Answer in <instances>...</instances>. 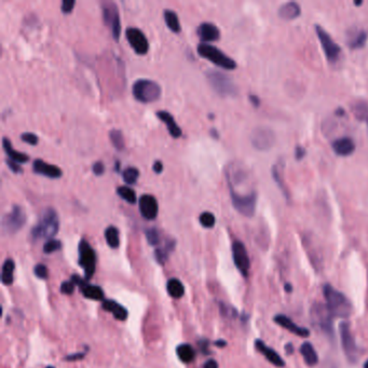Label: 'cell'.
I'll list each match as a JSON object with an SVG mask.
<instances>
[{"instance_id": "1", "label": "cell", "mask_w": 368, "mask_h": 368, "mask_svg": "<svg viewBox=\"0 0 368 368\" xmlns=\"http://www.w3.org/2000/svg\"><path fill=\"white\" fill-rule=\"evenodd\" d=\"M323 295L325 297L327 309L330 310L332 317L347 319L351 315L353 310L351 301L348 299L345 294L337 291L334 286L325 284L323 286Z\"/></svg>"}, {"instance_id": "2", "label": "cell", "mask_w": 368, "mask_h": 368, "mask_svg": "<svg viewBox=\"0 0 368 368\" xmlns=\"http://www.w3.org/2000/svg\"><path fill=\"white\" fill-rule=\"evenodd\" d=\"M58 228L59 221L56 211L52 207H48L41 212L37 225L32 229V238L34 240L51 239L56 235Z\"/></svg>"}, {"instance_id": "3", "label": "cell", "mask_w": 368, "mask_h": 368, "mask_svg": "<svg viewBox=\"0 0 368 368\" xmlns=\"http://www.w3.org/2000/svg\"><path fill=\"white\" fill-rule=\"evenodd\" d=\"M206 78L213 90L222 97H233L238 94V87L231 77L225 73L210 69L206 72Z\"/></svg>"}, {"instance_id": "4", "label": "cell", "mask_w": 368, "mask_h": 368, "mask_svg": "<svg viewBox=\"0 0 368 368\" xmlns=\"http://www.w3.org/2000/svg\"><path fill=\"white\" fill-rule=\"evenodd\" d=\"M198 53L202 57L211 61L216 66L232 71L237 68V63L233 58L226 55L221 50L212 46L210 43H200L198 46Z\"/></svg>"}, {"instance_id": "5", "label": "cell", "mask_w": 368, "mask_h": 368, "mask_svg": "<svg viewBox=\"0 0 368 368\" xmlns=\"http://www.w3.org/2000/svg\"><path fill=\"white\" fill-rule=\"evenodd\" d=\"M310 316L313 325L316 326L328 337L334 338V326H332L334 317L331 314L330 310L327 309L326 305L319 302L314 303L310 310Z\"/></svg>"}, {"instance_id": "6", "label": "cell", "mask_w": 368, "mask_h": 368, "mask_svg": "<svg viewBox=\"0 0 368 368\" xmlns=\"http://www.w3.org/2000/svg\"><path fill=\"white\" fill-rule=\"evenodd\" d=\"M133 95L137 101L142 103H152L161 95V87L152 80L139 79L133 84Z\"/></svg>"}, {"instance_id": "7", "label": "cell", "mask_w": 368, "mask_h": 368, "mask_svg": "<svg viewBox=\"0 0 368 368\" xmlns=\"http://www.w3.org/2000/svg\"><path fill=\"white\" fill-rule=\"evenodd\" d=\"M230 197L233 207L243 216L252 217L256 211L257 193L252 191L246 195H242L235 190H230Z\"/></svg>"}, {"instance_id": "8", "label": "cell", "mask_w": 368, "mask_h": 368, "mask_svg": "<svg viewBox=\"0 0 368 368\" xmlns=\"http://www.w3.org/2000/svg\"><path fill=\"white\" fill-rule=\"evenodd\" d=\"M339 332L341 347L347 360L352 363V364H355L357 359H359V348H357L355 338L351 331L349 323L342 322L339 325Z\"/></svg>"}, {"instance_id": "9", "label": "cell", "mask_w": 368, "mask_h": 368, "mask_svg": "<svg viewBox=\"0 0 368 368\" xmlns=\"http://www.w3.org/2000/svg\"><path fill=\"white\" fill-rule=\"evenodd\" d=\"M26 220V214L23 208L18 205H14L12 210L2 218V230L6 235H14L22 229Z\"/></svg>"}, {"instance_id": "10", "label": "cell", "mask_w": 368, "mask_h": 368, "mask_svg": "<svg viewBox=\"0 0 368 368\" xmlns=\"http://www.w3.org/2000/svg\"><path fill=\"white\" fill-rule=\"evenodd\" d=\"M102 12L103 19L105 24L110 29L112 37L118 40L121 33V23L120 16H119V10L117 4L111 1H106L102 3Z\"/></svg>"}, {"instance_id": "11", "label": "cell", "mask_w": 368, "mask_h": 368, "mask_svg": "<svg viewBox=\"0 0 368 368\" xmlns=\"http://www.w3.org/2000/svg\"><path fill=\"white\" fill-rule=\"evenodd\" d=\"M251 143L257 150H269L276 143V134L270 128L258 127L251 134Z\"/></svg>"}, {"instance_id": "12", "label": "cell", "mask_w": 368, "mask_h": 368, "mask_svg": "<svg viewBox=\"0 0 368 368\" xmlns=\"http://www.w3.org/2000/svg\"><path fill=\"white\" fill-rule=\"evenodd\" d=\"M314 28L317 38H319L321 46L323 48V51H324L325 56L330 62H336L341 53V48L338 46L334 39L331 37V35L328 34L324 28L321 27L320 25H315Z\"/></svg>"}, {"instance_id": "13", "label": "cell", "mask_w": 368, "mask_h": 368, "mask_svg": "<svg viewBox=\"0 0 368 368\" xmlns=\"http://www.w3.org/2000/svg\"><path fill=\"white\" fill-rule=\"evenodd\" d=\"M95 253L87 241L82 240L79 244V263L86 273V278L89 280L95 272Z\"/></svg>"}, {"instance_id": "14", "label": "cell", "mask_w": 368, "mask_h": 368, "mask_svg": "<svg viewBox=\"0 0 368 368\" xmlns=\"http://www.w3.org/2000/svg\"><path fill=\"white\" fill-rule=\"evenodd\" d=\"M232 258L237 269L243 276H247L250 272L251 261L245 245L241 241H236L232 244Z\"/></svg>"}, {"instance_id": "15", "label": "cell", "mask_w": 368, "mask_h": 368, "mask_svg": "<svg viewBox=\"0 0 368 368\" xmlns=\"http://www.w3.org/2000/svg\"><path fill=\"white\" fill-rule=\"evenodd\" d=\"M126 36L129 44L137 54H146L149 50L148 39L141 29L135 27H129L126 31Z\"/></svg>"}, {"instance_id": "16", "label": "cell", "mask_w": 368, "mask_h": 368, "mask_svg": "<svg viewBox=\"0 0 368 368\" xmlns=\"http://www.w3.org/2000/svg\"><path fill=\"white\" fill-rule=\"evenodd\" d=\"M139 212L142 216L147 221L156 220L159 212V205L157 199L151 195H143L138 200Z\"/></svg>"}, {"instance_id": "17", "label": "cell", "mask_w": 368, "mask_h": 368, "mask_svg": "<svg viewBox=\"0 0 368 368\" xmlns=\"http://www.w3.org/2000/svg\"><path fill=\"white\" fill-rule=\"evenodd\" d=\"M273 321H275L278 326L283 327L284 330L291 331L292 334H294L298 337L307 338L310 336V331L308 330V328L298 326L295 322H293L290 317L286 316L285 314H276L273 317Z\"/></svg>"}, {"instance_id": "18", "label": "cell", "mask_w": 368, "mask_h": 368, "mask_svg": "<svg viewBox=\"0 0 368 368\" xmlns=\"http://www.w3.org/2000/svg\"><path fill=\"white\" fill-rule=\"evenodd\" d=\"M255 348H256V350L259 352L260 354L265 356L266 360L269 363H271L272 365H275L276 367H278V368H283L285 366V361L282 359L281 355L278 354L275 349H272V348H270L269 346H267L262 340L257 339L255 341Z\"/></svg>"}, {"instance_id": "19", "label": "cell", "mask_w": 368, "mask_h": 368, "mask_svg": "<svg viewBox=\"0 0 368 368\" xmlns=\"http://www.w3.org/2000/svg\"><path fill=\"white\" fill-rule=\"evenodd\" d=\"M33 170L36 174L47 176L49 178H59L62 176V170L54 164H49L41 159H36L33 163Z\"/></svg>"}, {"instance_id": "20", "label": "cell", "mask_w": 368, "mask_h": 368, "mask_svg": "<svg viewBox=\"0 0 368 368\" xmlns=\"http://www.w3.org/2000/svg\"><path fill=\"white\" fill-rule=\"evenodd\" d=\"M198 36L201 39L202 43L216 41L221 37V32L215 24L213 23H202L198 27Z\"/></svg>"}, {"instance_id": "21", "label": "cell", "mask_w": 368, "mask_h": 368, "mask_svg": "<svg viewBox=\"0 0 368 368\" xmlns=\"http://www.w3.org/2000/svg\"><path fill=\"white\" fill-rule=\"evenodd\" d=\"M74 284H77L80 286L82 294L84 297L89 298V299L92 300H102L104 298V293L101 290V287L95 286V285H90L88 284L86 281H82L80 277L77 276H73V280H72Z\"/></svg>"}, {"instance_id": "22", "label": "cell", "mask_w": 368, "mask_h": 368, "mask_svg": "<svg viewBox=\"0 0 368 368\" xmlns=\"http://www.w3.org/2000/svg\"><path fill=\"white\" fill-rule=\"evenodd\" d=\"M332 150L340 157H348L355 151V143L350 137L338 138L331 144Z\"/></svg>"}, {"instance_id": "23", "label": "cell", "mask_w": 368, "mask_h": 368, "mask_svg": "<svg viewBox=\"0 0 368 368\" xmlns=\"http://www.w3.org/2000/svg\"><path fill=\"white\" fill-rule=\"evenodd\" d=\"M301 14V8L299 4L295 1H290L278 8L277 10V16L280 18L284 19V21H293L299 18Z\"/></svg>"}, {"instance_id": "24", "label": "cell", "mask_w": 368, "mask_h": 368, "mask_svg": "<svg viewBox=\"0 0 368 368\" xmlns=\"http://www.w3.org/2000/svg\"><path fill=\"white\" fill-rule=\"evenodd\" d=\"M300 354L303 357V361H305L306 364L310 367H313L317 365L319 363V355H317V352L314 349V347L309 341H305L303 344L300 346Z\"/></svg>"}, {"instance_id": "25", "label": "cell", "mask_w": 368, "mask_h": 368, "mask_svg": "<svg viewBox=\"0 0 368 368\" xmlns=\"http://www.w3.org/2000/svg\"><path fill=\"white\" fill-rule=\"evenodd\" d=\"M157 116L163 123L166 124L167 130L168 132H170L171 136L175 138L182 136V129L178 127V124L175 122V120H174V118L170 112L164 111V110H159L157 112Z\"/></svg>"}, {"instance_id": "26", "label": "cell", "mask_w": 368, "mask_h": 368, "mask_svg": "<svg viewBox=\"0 0 368 368\" xmlns=\"http://www.w3.org/2000/svg\"><path fill=\"white\" fill-rule=\"evenodd\" d=\"M2 147H3L4 152H6L7 156L10 158V160H12L18 164L25 163L29 160V157L26 155V153L14 150L11 142H10V139L7 137H3L2 139Z\"/></svg>"}, {"instance_id": "27", "label": "cell", "mask_w": 368, "mask_h": 368, "mask_svg": "<svg viewBox=\"0 0 368 368\" xmlns=\"http://www.w3.org/2000/svg\"><path fill=\"white\" fill-rule=\"evenodd\" d=\"M103 309L108 312H111L117 320L124 321L128 317V310L126 309V308H123L122 306L119 305V303H117L116 301L104 300Z\"/></svg>"}, {"instance_id": "28", "label": "cell", "mask_w": 368, "mask_h": 368, "mask_svg": "<svg viewBox=\"0 0 368 368\" xmlns=\"http://www.w3.org/2000/svg\"><path fill=\"white\" fill-rule=\"evenodd\" d=\"M352 112L357 120L368 124V103L359 99L352 104Z\"/></svg>"}, {"instance_id": "29", "label": "cell", "mask_w": 368, "mask_h": 368, "mask_svg": "<svg viewBox=\"0 0 368 368\" xmlns=\"http://www.w3.org/2000/svg\"><path fill=\"white\" fill-rule=\"evenodd\" d=\"M164 16V19H166V23L167 25V27L171 29L172 32L178 34L181 32V23H180V19H178V17L177 14L172 11V10H168L166 9V11H164L163 13Z\"/></svg>"}, {"instance_id": "30", "label": "cell", "mask_w": 368, "mask_h": 368, "mask_svg": "<svg viewBox=\"0 0 368 368\" xmlns=\"http://www.w3.org/2000/svg\"><path fill=\"white\" fill-rule=\"evenodd\" d=\"M368 39V35L364 31H359L355 33L353 36H351V39L348 40V46H349L353 50H357V49H362L365 47V44L367 42Z\"/></svg>"}, {"instance_id": "31", "label": "cell", "mask_w": 368, "mask_h": 368, "mask_svg": "<svg viewBox=\"0 0 368 368\" xmlns=\"http://www.w3.org/2000/svg\"><path fill=\"white\" fill-rule=\"evenodd\" d=\"M176 352H177L178 357H180V360L184 363L192 362L196 356V352L190 345H181L177 348Z\"/></svg>"}, {"instance_id": "32", "label": "cell", "mask_w": 368, "mask_h": 368, "mask_svg": "<svg viewBox=\"0 0 368 368\" xmlns=\"http://www.w3.org/2000/svg\"><path fill=\"white\" fill-rule=\"evenodd\" d=\"M13 271H14V261L12 259H7L2 266V275H1V280L4 285L12 284Z\"/></svg>"}, {"instance_id": "33", "label": "cell", "mask_w": 368, "mask_h": 368, "mask_svg": "<svg viewBox=\"0 0 368 368\" xmlns=\"http://www.w3.org/2000/svg\"><path fill=\"white\" fill-rule=\"evenodd\" d=\"M167 293L173 298H181L184 295V285L177 278H171L167 282Z\"/></svg>"}, {"instance_id": "34", "label": "cell", "mask_w": 368, "mask_h": 368, "mask_svg": "<svg viewBox=\"0 0 368 368\" xmlns=\"http://www.w3.org/2000/svg\"><path fill=\"white\" fill-rule=\"evenodd\" d=\"M105 238L107 244L111 248H117L120 244V239H119V230L115 226H109L105 230Z\"/></svg>"}, {"instance_id": "35", "label": "cell", "mask_w": 368, "mask_h": 368, "mask_svg": "<svg viewBox=\"0 0 368 368\" xmlns=\"http://www.w3.org/2000/svg\"><path fill=\"white\" fill-rule=\"evenodd\" d=\"M109 138H110L111 144L115 146L117 150L121 151L123 150L124 147H126V143H124L123 134L121 131L116 130V129L110 130V132H109Z\"/></svg>"}, {"instance_id": "36", "label": "cell", "mask_w": 368, "mask_h": 368, "mask_svg": "<svg viewBox=\"0 0 368 368\" xmlns=\"http://www.w3.org/2000/svg\"><path fill=\"white\" fill-rule=\"evenodd\" d=\"M117 193L123 199V200H126L127 202L131 203V204L136 203V200H137L136 193L130 187H128V186L118 187L117 188Z\"/></svg>"}, {"instance_id": "37", "label": "cell", "mask_w": 368, "mask_h": 368, "mask_svg": "<svg viewBox=\"0 0 368 368\" xmlns=\"http://www.w3.org/2000/svg\"><path fill=\"white\" fill-rule=\"evenodd\" d=\"M122 177H123V181L127 184L133 185V184L136 183L137 178L139 177V171L136 167H133V166L127 167L126 170L122 172Z\"/></svg>"}, {"instance_id": "38", "label": "cell", "mask_w": 368, "mask_h": 368, "mask_svg": "<svg viewBox=\"0 0 368 368\" xmlns=\"http://www.w3.org/2000/svg\"><path fill=\"white\" fill-rule=\"evenodd\" d=\"M271 173H272V177L273 180L276 181V185L278 186V188L281 189L282 192L284 193V196L286 198H288V193H287V190H286V187L284 184H283V180H282V174H281V171L280 168H278V164H276V166H273L272 168H271Z\"/></svg>"}, {"instance_id": "39", "label": "cell", "mask_w": 368, "mask_h": 368, "mask_svg": "<svg viewBox=\"0 0 368 368\" xmlns=\"http://www.w3.org/2000/svg\"><path fill=\"white\" fill-rule=\"evenodd\" d=\"M199 221H200V223L204 228H213L214 226H215L216 218L215 216H214L213 213L204 212L201 214L200 217H199Z\"/></svg>"}, {"instance_id": "40", "label": "cell", "mask_w": 368, "mask_h": 368, "mask_svg": "<svg viewBox=\"0 0 368 368\" xmlns=\"http://www.w3.org/2000/svg\"><path fill=\"white\" fill-rule=\"evenodd\" d=\"M174 245V243L171 242L168 243V244L166 246V248H158V250H156V258L157 260L161 263V265H163L164 262L166 261L167 259V254L168 252H170L172 250V246Z\"/></svg>"}, {"instance_id": "41", "label": "cell", "mask_w": 368, "mask_h": 368, "mask_svg": "<svg viewBox=\"0 0 368 368\" xmlns=\"http://www.w3.org/2000/svg\"><path fill=\"white\" fill-rule=\"evenodd\" d=\"M147 241L150 245H158L160 243V233L156 228H150L146 231Z\"/></svg>"}, {"instance_id": "42", "label": "cell", "mask_w": 368, "mask_h": 368, "mask_svg": "<svg viewBox=\"0 0 368 368\" xmlns=\"http://www.w3.org/2000/svg\"><path fill=\"white\" fill-rule=\"evenodd\" d=\"M61 247H62L61 241L51 239V240H49L46 244L43 245V252L46 254H51V253L61 250Z\"/></svg>"}, {"instance_id": "43", "label": "cell", "mask_w": 368, "mask_h": 368, "mask_svg": "<svg viewBox=\"0 0 368 368\" xmlns=\"http://www.w3.org/2000/svg\"><path fill=\"white\" fill-rule=\"evenodd\" d=\"M21 138H22L23 142L27 143V144H29V145H32V146L37 145L38 142H39L38 136L36 135V134H34V133H28V132L23 133L22 135H21Z\"/></svg>"}, {"instance_id": "44", "label": "cell", "mask_w": 368, "mask_h": 368, "mask_svg": "<svg viewBox=\"0 0 368 368\" xmlns=\"http://www.w3.org/2000/svg\"><path fill=\"white\" fill-rule=\"evenodd\" d=\"M34 272H35V275H36V276L41 278V280H46V278H48L49 271H48V268L44 265H37L36 267H35Z\"/></svg>"}, {"instance_id": "45", "label": "cell", "mask_w": 368, "mask_h": 368, "mask_svg": "<svg viewBox=\"0 0 368 368\" xmlns=\"http://www.w3.org/2000/svg\"><path fill=\"white\" fill-rule=\"evenodd\" d=\"M74 290V283L73 281H66L62 283L61 293H63V294H66V295L73 294Z\"/></svg>"}, {"instance_id": "46", "label": "cell", "mask_w": 368, "mask_h": 368, "mask_svg": "<svg viewBox=\"0 0 368 368\" xmlns=\"http://www.w3.org/2000/svg\"><path fill=\"white\" fill-rule=\"evenodd\" d=\"M74 3H76V1H74V0H63V1H62V6H61L62 11L64 13L72 12L73 9H74Z\"/></svg>"}, {"instance_id": "47", "label": "cell", "mask_w": 368, "mask_h": 368, "mask_svg": "<svg viewBox=\"0 0 368 368\" xmlns=\"http://www.w3.org/2000/svg\"><path fill=\"white\" fill-rule=\"evenodd\" d=\"M92 171L93 173L95 174V175H102V174H104V171H105V166H104V164L102 162H95L93 164L92 166Z\"/></svg>"}, {"instance_id": "48", "label": "cell", "mask_w": 368, "mask_h": 368, "mask_svg": "<svg viewBox=\"0 0 368 368\" xmlns=\"http://www.w3.org/2000/svg\"><path fill=\"white\" fill-rule=\"evenodd\" d=\"M6 163H7V166H8L10 168H11V171H13L14 173H17V174H18V173H22V172H23L22 167H21V166H19L18 163L14 162V161H12V160H7Z\"/></svg>"}, {"instance_id": "49", "label": "cell", "mask_w": 368, "mask_h": 368, "mask_svg": "<svg viewBox=\"0 0 368 368\" xmlns=\"http://www.w3.org/2000/svg\"><path fill=\"white\" fill-rule=\"evenodd\" d=\"M307 153V150L302 146H297L295 148V158L296 160H301V159L305 158Z\"/></svg>"}, {"instance_id": "50", "label": "cell", "mask_w": 368, "mask_h": 368, "mask_svg": "<svg viewBox=\"0 0 368 368\" xmlns=\"http://www.w3.org/2000/svg\"><path fill=\"white\" fill-rule=\"evenodd\" d=\"M163 170V164L160 162V161H156L155 163H153V171H155L156 173H161Z\"/></svg>"}, {"instance_id": "51", "label": "cell", "mask_w": 368, "mask_h": 368, "mask_svg": "<svg viewBox=\"0 0 368 368\" xmlns=\"http://www.w3.org/2000/svg\"><path fill=\"white\" fill-rule=\"evenodd\" d=\"M250 101L252 102V104H253V105L255 106V107H258V106L260 105L259 98H258L256 95H253V94H251V95H250Z\"/></svg>"}, {"instance_id": "52", "label": "cell", "mask_w": 368, "mask_h": 368, "mask_svg": "<svg viewBox=\"0 0 368 368\" xmlns=\"http://www.w3.org/2000/svg\"><path fill=\"white\" fill-rule=\"evenodd\" d=\"M204 368H218V364L216 361L208 360L204 364Z\"/></svg>"}, {"instance_id": "53", "label": "cell", "mask_w": 368, "mask_h": 368, "mask_svg": "<svg viewBox=\"0 0 368 368\" xmlns=\"http://www.w3.org/2000/svg\"><path fill=\"white\" fill-rule=\"evenodd\" d=\"M294 351H295V349H294V346H293V344H291V342H290V344H286V346H285V352H286L287 355L293 354V353H294Z\"/></svg>"}, {"instance_id": "54", "label": "cell", "mask_w": 368, "mask_h": 368, "mask_svg": "<svg viewBox=\"0 0 368 368\" xmlns=\"http://www.w3.org/2000/svg\"><path fill=\"white\" fill-rule=\"evenodd\" d=\"M215 346L221 347V348L226 347V346H227V342H226V341H223V340H218V341L215 342Z\"/></svg>"}, {"instance_id": "55", "label": "cell", "mask_w": 368, "mask_h": 368, "mask_svg": "<svg viewBox=\"0 0 368 368\" xmlns=\"http://www.w3.org/2000/svg\"><path fill=\"white\" fill-rule=\"evenodd\" d=\"M284 288H285L286 293H292L293 292V286H292V284H288V283H286Z\"/></svg>"}, {"instance_id": "56", "label": "cell", "mask_w": 368, "mask_h": 368, "mask_svg": "<svg viewBox=\"0 0 368 368\" xmlns=\"http://www.w3.org/2000/svg\"><path fill=\"white\" fill-rule=\"evenodd\" d=\"M211 134H212V135H213L214 137H215V138H218V133H217V131L215 130V129H213V130L211 131Z\"/></svg>"}, {"instance_id": "57", "label": "cell", "mask_w": 368, "mask_h": 368, "mask_svg": "<svg viewBox=\"0 0 368 368\" xmlns=\"http://www.w3.org/2000/svg\"><path fill=\"white\" fill-rule=\"evenodd\" d=\"M364 368H368V361H366V362H365V364H364Z\"/></svg>"}, {"instance_id": "58", "label": "cell", "mask_w": 368, "mask_h": 368, "mask_svg": "<svg viewBox=\"0 0 368 368\" xmlns=\"http://www.w3.org/2000/svg\"><path fill=\"white\" fill-rule=\"evenodd\" d=\"M47 368H54V367H52V366H49V367H47Z\"/></svg>"}]
</instances>
